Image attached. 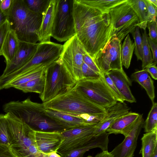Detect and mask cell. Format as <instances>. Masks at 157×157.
<instances>
[{"label":"cell","mask_w":157,"mask_h":157,"mask_svg":"<svg viewBox=\"0 0 157 157\" xmlns=\"http://www.w3.org/2000/svg\"><path fill=\"white\" fill-rule=\"evenodd\" d=\"M109 134L107 132L94 137L88 142L78 148L75 149L61 157H82L85 153L90 150L99 148L102 151L108 150Z\"/></svg>","instance_id":"obj_19"},{"label":"cell","mask_w":157,"mask_h":157,"mask_svg":"<svg viewBox=\"0 0 157 157\" xmlns=\"http://www.w3.org/2000/svg\"><path fill=\"white\" fill-rule=\"evenodd\" d=\"M145 132L157 129V104L152 102V105L147 117L144 123Z\"/></svg>","instance_id":"obj_31"},{"label":"cell","mask_w":157,"mask_h":157,"mask_svg":"<svg viewBox=\"0 0 157 157\" xmlns=\"http://www.w3.org/2000/svg\"><path fill=\"white\" fill-rule=\"evenodd\" d=\"M0 157H16L10 147L0 144Z\"/></svg>","instance_id":"obj_44"},{"label":"cell","mask_w":157,"mask_h":157,"mask_svg":"<svg viewBox=\"0 0 157 157\" xmlns=\"http://www.w3.org/2000/svg\"><path fill=\"white\" fill-rule=\"evenodd\" d=\"M45 84L44 74L42 75L17 87L15 88L25 93L39 94L43 92Z\"/></svg>","instance_id":"obj_28"},{"label":"cell","mask_w":157,"mask_h":157,"mask_svg":"<svg viewBox=\"0 0 157 157\" xmlns=\"http://www.w3.org/2000/svg\"><path fill=\"white\" fill-rule=\"evenodd\" d=\"M156 65V63L153 62L144 69L148 73H149L151 77L155 80L157 79V68Z\"/></svg>","instance_id":"obj_46"},{"label":"cell","mask_w":157,"mask_h":157,"mask_svg":"<svg viewBox=\"0 0 157 157\" xmlns=\"http://www.w3.org/2000/svg\"><path fill=\"white\" fill-rule=\"evenodd\" d=\"M141 140L142 147L140 151L142 157H152L157 148V129L144 134Z\"/></svg>","instance_id":"obj_24"},{"label":"cell","mask_w":157,"mask_h":157,"mask_svg":"<svg viewBox=\"0 0 157 157\" xmlns=\"http://www.w3.org/2000/svg\"><path fill=\"white\" fill-rule=\"evenodd\" d=\"M75 35L73 0H57L51 36L62 42Z\"/></svg>","instance_id":"obj_9"},{"label":"cell","mask_w":157,"mask_h":157,"mask_svg":"<svg viewBox=\"0 0 157 157\" xmlns=\"http://www.w3.org/2000/svg\"><path fill=\"white\" fill-rule=\"evenodd\" d=\"M56 3L57 0H51L46 11L43 16L40 26L37 32L40 42L50 41Z\"/></svg>","instance_id":"obj_20"},{"label":"cell","mask_w":157,"mask_h":157,"mask_svg":"<svg viewBox=\"0 0 157 157\" xmlns=\"http://www.w3.org/2000/svg\"><path fill=\"white\" fill-rule=\"evenodd\" d=\"M44 91L39 94L42 103L48 101L71 90L76 83L64 67L59 58L46 68Z\"/></svg>","instance_id":"obj_6"},{"label":"cell","mask_w":157,"mask_h":157,"mask_svg":"<svg viewBox=\"0 0 157 157\" xmlns=\"http://www.w3.org/2000/svg\"><path fill=\"white\" fill-rule=\"evenodd\" d=\"M102 75L106 83L116 101L124 102L125 101L124 98L108 75L107 73Z\"/></svg>","instance_id":"obj_35"},{"label":"cell","mask_w":157,"mask_h":157,"mask_svg":"<svg viewBox=\"0 0 157 157\" xmlns=\"http://www.w3.org/2000/svg\"><path fill=\"white\" fill-rule=\"evenodd\" d=\"M139 28L136 27L135 31L132 33L135 44L134 53L137 60L142 61L143 58V43L142 37L139 30Z\"/></svg>","instance_id":"obj_33"},{"label":"cell","mask_w":157,"mask_h":157,"mask_svg":"<svg viewBox=\"0 0 157 157\" xmlns=\"http://www.w3.org/2000/svg\"><path fill=\"white\" fill-rule=\"evenodd\" d=\"M131 76L133 80L141 85L147 79L149 75L148 72L144 69L134 72L132 74Z\"/></svg>","instance_id":"obj_38"},{"label":"cell","mask_w":157,"mask_h":157,"mask_svg":"<svg viewBox=\"0 0 157 157\" xmlns=\"http://www.w3.org/2000/svg\"><path fill=\"white\" fill-rule=\"evenodd\" d=\"M7 16L5 15L0 9V27L7 21Z\"/></svg>","instance_id":"obj_48"},{"label":"cell","mask_w":157,"mask_h":157,"mask_svg":"<svg viewBox=\"0 0 157 157\" xmlns=\"http://www.w3.org/2000/svg\"><path fill=\"white\" fill-rule=\"evenodd\" d=\"M42 17L28 9L23 0H14L7 20L20 41L36 44Z\"/></svg>","instance_id":"obj_4"},{"label":"cell","mask_w":157,"mask_h":157,"mask_svg":"<svg viewBox=\"0 0 157 157\" xmlns=\"http://www.w3.org/2000/svg\"><path fill=\"white\" fill-rule=\"evenodd\" d=\"M3 110L21 119L35 130L62 132L67 129L46 114L43 103L32 101L29 98L4 104Z\"/></svg>","instance_id":"obj_2"},{"label":"cell","mask_w":157,"mask_h":157,"mask_svg":"<svg viewBox=\"0 0 157 157\" xmlns=\"http://www.w3.org/2000/svg\"><path fill=\"white\" fill-rule=\"evenodd\" d=\"M10 137L9 146L16 157H46L36 144L35 130L13 114H5Z\"/></svg>","instance_id":"obj_3"},{"label":"cell","mask_w":157,"mask_h":157,"mask_svg":"<svg viewBox=\"0 0 157 157\" xmlns=\"http://www.w3.org/2000/svg\"><path fill=\"white\" fill-rule=\"evenodd\" d=\"M113 157L110 152L108 150L102 151V152L97 154L94 157Z\"/></svg>","instance_id":"obj_47"},{"label":"cell","mask_w":157,"mask_h":157,"mask_svg":"<svg viewBox=\"0 0 157 157\" xmlns=\"http://www.w3.org/2000/svg\"><path fill=\"white\" fill-rule=\"evenodd\" d=\"M14 0H0V9L7 16L13 5Z\"/></svg>","instance_id":"obj_43"},{"label":"cell","mask_w":157,"mask_h":157,"mask_svg":"<svg viewBox=\"0 0 157 157\" xmlns=\"http://www.w3.org/2000/svg\"><path fill=\"white\" fill-rule=\"evenodd\" d=\"M147 27L149 31V37L154 42L157 43V21L147 22Z\"/></svg>","instance_id":"obj_41"},{"label":"cell","mask_w":157,"mask_h":157,"mask_svg":"<svg viewBox=\"0 0 157 157\" xmlns=\"http://www.w3.org/2000/svg\"><path fill=\"white\" fill-rule=\"evenodd\" d=\"M60 57L71 77L76 83L82 79L83 55L85 51L76 35L65 42Z\"/></svg>","instance_id":"obj_11"},{"label":"cell","mask_w":157,"mask_h":157,"mask_svg":"<svg viewBox=\"0 0 157 157\" xmlns=\"http://www.w3.org/2000/svg\"><path fill=\"white\" fill-rule=\"evenodd\" d=\"M147 40L150 49L152 52L153 62L157 63V43L154 42L149 36H147Z\"/></svg>","instance_id":"obj_45"},{"label":"cell","mask_w":157,"mask_h":157,"mask_svg":"<svg viewBox=\"0 0 157 157\" xmlns=\"http://www.w3.org/2000/svg\"><path fill=\"white\" fill-rule=\"evenodd\" d=\"M82 79H90L97 78L101 75L99 74L89 67L83 62L82 68Z\"/></svg>","instance_id":"obj_37"},{"label":"cell","mask_w":157,"mask_h":157,"mask_svg":"<svg viewBox=\"0 0 157 157\" xmlns=\"http://www.w3.org/2000/svg\"><path fill=\"white\" fill-rule=\"evenodd\" d=\"M51 0H23L30 10L43 16L46 11Z\"/></svg>","instance_id":"obj_30"},{"label":"cell","mask_w":157,"mask_h":157,"mask_svg":"<svg viewBox=\"0 0 157 157\" xmlns=\"http://www.w3.org/2000/svg\"><path fill=\"white\" fill-rule=\"evenodd\" d=\"M63 48V45L51 41L39 43L33 56L28 63L7 76H0V87L4 88L11 82L35 68L50 65L60 58Z\"/></svg>","instance_id":"obj_7"},{"label":"cell","mask_w":157,"mask_h":157,"mask_svg":"<svg viewBox=\"0 0 157 157\" xmlns=\"http://www.w3.org/2000/svg\"><path fill=\"white\" fill-rule=\"evenodd\" d=\"M140 114L128 112L116 120L106 130L109 134H122V132L138 117Z\"/></svg>","instance_id":"obj_23"},{"label":"cell","mask_w":157,"mask_h":157,"mask_svg":"<svg viewBox=\"0 0 157 157\" xmlns=\"http://www.w3.org/2000/svg\"><path fill=\"white\" fill-rule=\"evenodd\" d=\"M141 86L146 90L147 94L152 103L154 102L155 93L154 82L150 76L147 79Z\"/></svg>","instance_id":"obj_36"},{"label":"cell","mask_w":157,"mask_h":157,"mask_svg":"<svg viewBox=\"0 0 157 157\" xmlns=\"http://www.w3.org/2000/svg\"><path fill=\"white\" fill-rule=\"evenodd\" d=\"M152 157H157V148L155 149Z\"/></svg>","instance_id":"obj_50"},{"label":"cell","mask_w":157,"mask_h":157,"mask_svg":"<svg viewBox=\"0 0 157 157\" xmlns=\"http://www.w3.org/2000/svg\"><path fill=\"white\" fill-rule=\"evenodd\" d=\"M10 29V25L7 20L0 27V56L2 55V48L4 40Z\"/></svg>","instance_id":"obj_42"},{"label":"cell","mask_w":157,"mask_h":157,"mask_svg":"<svg viewBox=\"0 0 157 157\" xmlns=\"http://www.w3.org/2000/svg\"><path fill=\"white\" fill-rule=\"evenodd\" d=\"M152 4L157 7V0H148Z\"/></svg>","instance_id":"obj_49"},{"label":"cell","mask_w":157,"mask_h":157,"mask_svg":"<svg viewBox=\"0 0 157 157\" xmlns=\"http://www.w3.org/2000/svg\"><path fill=\"white\" fill-rule=\"evenodd\" d=\"M76 35L85 51L93 59L103 52L113 37L109 12L73 0Z\"/></svg>","instance_id":"obj_1"},{"label":"cell","mask_w":157,"mask_h":157,"mask_svg":"<svg viewBox=\"0 0 157 157\" xmlns=\"http://www.w3.org/2000/svg\"><path fill=\"white\" fill-rule=\"evenodd\" d=\"M95 125H83L74 127L61 132L63 140L56 152L61 155L80 147L94 136Z\"/></svg>","instance_id":"obj_12"},{"label":"cell","mask_w":157,"mask_h":157,"mask_svg":"<svg viewBox=\"0 0 157 157\" xmlns=\"http://www.w3.org/2000/svg\"><path fill=\"white\" fill-rule=\"evenodd\" d=\"M84 3L104 12H109L110 9L126 0H81Z\"/></svg>","instance_id":"obj_29"},{"label":"cell","mask_w":157,"mask_h":157,"mask_svg":"<svg viewBox=\"0 0 157 157\" xmlns=\"http://www.w3.org/2000/svg\"><path fill=\"white\" fill-rule=\"evenodd\" d=\"M0 144L9 147L10 140L5 114H0Z\"/></svg>","instance_id":"obj_34"},{"label":"cell","mask_w":157,"mask_h":157,"mask_svg":"<svg viewBox=\"0 0 157 157\" xmlns=\"http://www.w3.org/2000/svg\"><path fill=\"white\" fill-rule=\"evenodd\" d=\"M45 109L47 116L67 129L78 126L87 125L79 117L50 109Z\"/></svg>","instance_id":"obj_21"},{"label":"cell","mask_w":157,"mask_h":157,"mask_svg":"<svg viewBox=\"0 0 157 157\" xmlns=\"http://www.w3.org/2000/svg\"><path fill=\"white\" fill-rule=\"evenodd\" d=\"M121 93L124 101L134 103L136 101L131 91L132 82L124 70H111L106 73Z\"/></svg>","instance_id":"obj_18"},{"label":"cell","mask_w":157,"mask_h":157,"mask_svg":"<svg viewBox=\"0 0 157 157\" xmlns=\"http://www.w3.org/2000/svg\"><path fill=\"white\" fill-rule=\"evenodd\" d=\"M39 43L33 44L20 41L19 49L11 61L6 66L3 74L0 76H7L18 70L31 59L33 56Z\"/></svg>","instance_id":"obj_15"},{"label":"cell","mask_w":157,"mask_h":157,"mask_svg":"<svg viewBox=\"0 0 157 157\" xmlns=\"http://www.w3.org/2000/svg\"><path fill=\"white\" fill-rule=\"evenodd\" d=\"M87 157H92V156H91L90 155H89L88 156H87Z\"/></svg>","instance_id":"obj_51"},{"label":"cell","mask_w":157,"mask_h":157,"mask_svg":"<svg viewBox=\"0 0 157 157\" xmlns=\"http://www.w3.org/2000/svg\"><path fill=\"white\" fill-rule=\"evenodd\" d=\"M121 43L117 38L113 37L104 52L93 59L101 74L111 70H123L121 57Z\"/></svg>","instance_id":"obj_14"},{"label":"cell","mask_w":157,"mask_h":157,"mask_svg":"<svg viewBox=\"0 0 157 157\" xmlns=\"http://www.w3.org/2000/svg\"><path fill=\"white\" fill-rule=\"evenodd\" d=\"M48 109L79 117L82 115L105 113L107 109L91 102L73 88L68 92L43 103Z\"/></svg>","instance_id":"obj_5"},{"label":"cell","mask_w":157,"mask_h":157,"mask_svg":"<svg viewBox=\"0 0 157 157\" xmlns=\"http://www.w3.org/2000/svg\"><path fill=\"white\" fill-rule=\"evenodd\" d=\"M130 108L124 102H117L108 108L104 117L95 125V136L105 132L117 119L129 112Z\"/></svg>","instance_id":"obj_17"},{"label":"cell","mask_w":157,"mask_h":157,"mask_svg":"<svg viewBox=\"0 0 157 157\" xmlns=\"http://www.w3.org/2000/svg\"><path fill=\"white\" fill-rule=\"evenodd\" d=\"M20 41L14 32L10 29L4 40L2 48V55L5 59L6 64L11 61L17 52Z\"/></svg>","instance_id":"obj_22"},{"label":"cell","mask_w":157,"mask_h":157,"mask_svg":"<svg viewBox=\"0 0 157 157\" xmlns=\"http://www.w3.org/2000/svg\"><path fill=\"white\" fill-rule=\"evenodd\" d=\"M35 137L39 150L45 154L56 152L63 140L61 132L56 131L35 130Z\"/></svg>","instance_id":"obj_16"},{"label":"cell","mask_w":157,"mask_h":157,"mask_svg":"<svg viewBox=\"0 0 157 157\" xmlns=\"http://www.w3.org/2000/svg\"><path fill=\"white\" fill-rule=\"evenodd\" d=\"M139 19L137 27L145 30L147 23V10L144 0H128Z\"/></svg>","instance_id":"obj_25"},{"label":"cell","mask_w":157,"mask_h":157,"mask_svg":"<svg viewBox=\"0 0 157 157\" xmlns=\"http://www.w3.org/2000/svg\"><path fill=\"white\" fill-rule=\"evenodd\" d=\"M43 66L35 68L9 83L5 87L16 88L17 87L35 79L44 74L47 67L49 66Z\"/></svg>","instance_id":"obj_26"},{"label":"cell","mask_w":157,"mask_h":157,"mask_svg":"<svg viewBox=\"0 0 157 157\" xmlns=\"http://www.w3.org/2000/svg\"><path fill=\"white\" fill-rule=\"evenodd\" d=\"M135 47V43L131 40L128 34L125 37L121 49V63L126 69L130 66Z\"/></svg>","instance_id":"obj_27"},{"label":"cell","mask_w":157,"mask_h":157,"mask_svg":"<svg viewBox=\"0 0 157 157\" xmlns=\"http://www.w3.org/2000/svg\"><path fill=\"white\" fill-rule=\"evenodd\" d=\"M83 62L89 67L96 72L102 75L100 70L97 67L93 59L85 51L83 55Z\"/></svg>","instance_id":"obj_40"},{"label":"cell","mask_w":157,"mask_h":157,"mask_svg":"<svg viewBox=\"0 0 157 157\" xmlns=\"http://www.w3.org/2000/svg\"><path fill=\"white\" fill-rule=\"evenodd\" d=\"M147 10V22L152 21H157V7L152 4L148 0H144Z\"/></svg>","instance_id":"obj_39"},{"label":"cell","mask_w":157,"mask_h":157,"mask_svg":"<svg viewBox=\"0 0 157 157\" xmlns=\"http://www.w3.org/2000/svg\"><path fill=\"white\" fill-rule=\"evenodd\" d=\"M109 13L113 26V37L121 42L129 33L134 32L139 19L128 0L110 9Z\"/></svg>","instance_id":"obj_10"},{"label":"cell","mask_w":157,"mask_h":157,"mask_svg":"<svg viewBox=\"0 0 157 157\" xmlns=\"http://www.w3.org/2000/svg\"><path fill=\"white\" fill-rule=\"evenodd\" d=\"M73 88L91 102L106 109L117 102L103 75L97 78L82 79L76 83Z\"/></svg>","instance_id":"obj_8"},{"label":"cell","mask_w":157,"mask_h":157,"mask_svg":"<svg viewBox=\"0 0 157 157\" xmlns=\"http://www.w3.org/2000/svg\"><path fill=\"white\" fill-rule=\"evenodd\" d=\"M146 30H144L142 37L143 58L142 61V70L144 69L147 66L153 62L152 55L148 42Z\"/></svg>","instance_id":"obj_32"},{"label":"cell","mask_w":157,"mask_h":157,"mask_svg":"<svg viewBox=\"0 0 157 157\" xmlns=\"http://www.w3.org/2000/svg\"><path fill=\"white\" fill-rule=\"evenodd\" d=\"M144 123L143 115L140 114L138 118L122 132L124 139L110 152L113 157H133Z\"/></svg>","instance_id":"obj_13"}]
</instances>
